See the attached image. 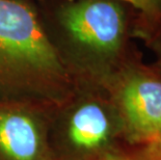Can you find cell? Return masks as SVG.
<instances>
[{
    "label": "cell",
    "instance_id": "1",
    "mask_svg": "<svg viewBox=\"0 0 161 160\" xmlns=\"http://www.w3.org/2000/svg\"><path fill=\"white\" fill-rule=\"evenodd\" d=\"M76 88L29 0H0V103L54 109Z\"/></svg>",
    "mask_w": 161,
    "mask_h": 160
},
{
    "label": "cell",
    "instance_id": "2",
    "mask_svg": "<svg viewBox=\"0 0 161 160\" xmlns=\"http://www.w3.org/2000/svg\"><path fill=\"white\" fill-rule=\"evenodd\" d=\"M119 0H64L47 16L44 28L76 81L101 86L127 60L129 19Z\"/></svg>",
    "mask_w": 161,
    "mask_h": 160
},
{
    "label": "cell",
    "instance_id": "3",
    "mask_svg": "<svg viewBox=\"0 0 161 160\" xmlns=\"http://www.w3.org/2000/svg\"><path fill=\"white\" fill-rule=\"evenodd\" d=\"M123 133L118 109L104 87L76 81L73 95L50 111L49 145L54 160H97Z\"/></svg>",
    "mask_w": 161,
    "mask_h": 160
},
{
    "label": "cell",
    "instance_id": "4",
    "mask_svg": "<svg viewBox=\"0 0 161 160\" xmlns=\"http://www.w3.org/2000/svg\"><path fill=\"white\" fill-rule=\"evenodd\" d=\"M100 86L114 103L130 145L148 141L161 123V78L157 72L127 60Z\"/></svg>",
    "mask_w": 161,
    "mask_h": 160
},
{
    "label": "cell",
    "instance_id": "5",
    "mask_svg": "<svg viewBox=\"0 0 161 160\" xmlns=\"http://www.w3.org/2000/svg\"><path fill=\"white\" fill-rule=\"evenodd\" d=\"M51 110L0 103V160H54L49 145Z\"/></svg>",
    "mask_w": 161,
    "mask_h": 160
},
{
    "label": "cell",
    "instance_id": "6",
    "mask_svg": "<svg viewBox=\"0 0 161 160\" xmlns=\"http://www.w3.org/2000/svg\"><path fill=\"white\" fill-rule=\"evenodd\" d=\"M130 145V144H129ZM116 147L102 154L97 160H161V152L147 145Z\"/></svg>",
    "mask_w": 161,
    "mask_h": 160
},
{
    "label": "cell",
    "instance_id": "7",
    "mask_svg": "<svg viewBox=\"0 0 161 160\" xmlns=\"http://www.w3.org/2000/svg\"><path fill=\"white\" fill-rule=\"evenodd\" d=\"M143 14L148 18L161 17V0H119Z\"/></svg>",
    "mask_w": 161,
    "mask_h": 160
},
{
    "label": "cell",
    "instance_id": "8",
    "mask_svg": "<svg viewBox=\"0 0 161 160\" xmlns=\"http://www.w3.org/2000/svg\"><path fill=\"white\" fill-rule=\"evenodd\" d=\"M142 145H147V146H149V147L155 149V150H158V151L161 152V123L158 126L156 132L154 133L152 137H151L147 142L142 144Z\"/></svg>",
    "mask_w": 161,
    "mask_h": 160
},
{
    "label": "cell",
    "instance_id": "9",
    "mask_svg": "<svg viewBox=\"0 0 161 160\" xmlns=\"http://www.w3.org/2000/svg\"><path fill=\"white\" fill-rule=\"evenodd\" d=\"M156 72H158V74H161V59L156 64Z\"/></svg>",
    "mask_w": 161,
    "mask_h": 160
}]
</instances>
